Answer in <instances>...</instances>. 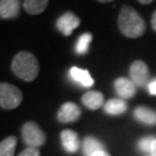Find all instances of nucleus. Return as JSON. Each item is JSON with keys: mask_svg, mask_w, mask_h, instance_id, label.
Wrapping results in <instances>:
<instances>
[{"mask_svg": "<svg viewBox=\"0 0 156 156\" xmlns=\"http://www.w3.org/2000/svg\"><path fill=\"white\" fill-rule=\"evenodd\" d=\"M80 19H79L72 12H66L62 15L58 17L57 20V29L65 36H69L73 33L74 29H76L80 24Z\"/></svg>", "mask_w": 156, "mask_h": 156, "instance_id": "423d86ee", "label": "nucleus"}, {"mask_svg": "<svg viewBox=\"0 0 156 156\" xmlns=\"http://www.w3.org/2000/svg\"><path fill=\"white\" fill-rule=\"evenodd\" d=\"M91 39H93V35L90 33H84L79 37L76 45H75V51L78 55H84L88 52Z\"/></svg>", "mask_w": 156, "mask_h": 156, "instance_id": "a211bd4d", "label": "nucleus"}, {"mask_svg": "<svg viewBox=\"0 0 156 156\" xmlns=\"http://www.w3.org/2000/svg\"><path fill=\"white\" fill-rule=\"evenodd\" d=\"M22 138L24 144L33 148H38L46 141L45 133L34 122H28L22 126Z\"/></svg>", "mask_w": 156, "mask_h": 156, "instance_id": "20e7f679", "label": "nucleus"}, {"mask_svg": "<svg viewBox=\"0 0 156 156\" xmlns=\"http://www.w3.org/2000/svg\"><path fill=\"white\" fill-rule=\"evenodd\" d=\"M16 147V138L8 136L0 144V156H14Z\"/></svg>", "mask_w": 156, "mask_h": 156, "instance_id": "f3484780", "label": "nucleus"}, {"mask_svg": "<svg viewBox=\"0 0 156 156\" xmlns=\"http://www.w3.org/2000/svg\"><path fill=\"white\" fill-rule=\"evenodd\" d=\"M97 1H100V2H112L115 0H97Z\"/></svg>", "mask_w": 156, "mask_h": 156, "instance_id": "a878e982", "label": "nucleus"}, {"mask_svg": "<svg viewBox=\"0 0 156 156\" xmlns=\"http://www.w3.org/2000/svg\"><path fill=\"white\" fill-rule=\"evenodd\" d=\"M12 71L23 81H34L39 73L37 58L29 51H20L12 62Z\"/></svg>", "mask_w": 156, "mask_h": 156, "instance_id": "f03ea898", "label": "nucleus"}, {"mask_svg": "<svg viewBox=\"0 0 156 156\" xmlns=\"http://www.w3.org/2000/svg\"><path fill=\"white\" fill-rule=\"evenodd\" d=\"M82 147H83V153L86 156H93V154H95L96 151H104L103 145L97 139L91 136H88L83 140Z\"/></svg>", "mask_w": 156, "mask_h": 156, "instance_id": "dca6fc26", "label": "nucleus"}, {"mask_svg": "<svg viewBox=\"0 0 156 156\" xmlns=\"http://www.w3.org/2000/svg\"><path fill=\"white\" fill-rule=\"evenodd\" d=\"M81 116V109L79 108L75 103L72 102H66L64 103L59 111H58V120L60 123H73V122H76L79 118Z\"/></svg>", "mask_w": 156, "mask_h": 156, "instance_id": "0eeeda50", "label": "nucleus"}, {"mask_svg": "<svg viewBox=\"0 0 156 156\" xmlns=\"http://www.w3.org/2000/svg\"><path fill=\"white\" fill-rule=\"evenodd\" d=\"M151 156H156V139H155V141L153 142V145H151Z\"/></svg>", "mask_w": 156, "mask_h": 156, "instance_id": "b1692460", "label": "nucleus"}, {"mask_svg": "<svg viewBox=\"0 0 156 156\" xmlns=\"http://www.w3.org/2000/svg\"><path fill=\"white\" fill-rule=\"evenodd\" d=\"M148 90L151 95H155L156 96V80L151 81V83L148 84Z\"/></svg>", "mask_w": 156, "mask_h": 156, "instance_id": "412c9836", "label": "nucleus"}, {"mask_svg": "<svg viewBox=\"0 0 156 156\" xmlns=\"http://www.w3.org/2000/svg\"><path fill=\"white\" fill-rule=\"evenodd\" d=\"M60 139L64 149L67 153H76L80 148V140H79L78 134L72 129H64L60 133Z\"/></svg>", "mask_w": 156, "mask_h": 156, "instance_id": "9d476101", "label": "nucleus"}, {"mask_svg": "<svg viewBox=\"0 0 156 156\" xmlns=\"http://www.w3.org/2000/svg\"><path fill=\"white\" fill-rule=\"evenodd\" d=\"M155 141V138H153V136H148V138H145V139L140 140L139 141V148L141 149L142 151H151V145H153V142Z\"/></svg>", "mask_w": 156, "mask_h": 156, "instance_id": "6ab92c4d", "label": "nucleus"}, {"mask_svg": "<svg viewBox=\"0 0 156 156\" xmlns=\"http://www.w3.org/2000/svg\"><path fill=\"white\" fill-rule=\"evenodd\" d=\"M115 89L122 100L132 98L136 91L134 82L127 78H118L115 81Z\"/></svg>", "mask_w": 156, "mask_h": 156, "instance_id": "6e6552de", "label": "nucleus"}, {"mask_svg": "<svg viewBox=\"0 0 156 156\" xmlns=\"http://www.w3.org/2000/svg\"><path fill=\"white\" fill-rule=\"evenodd\" d=\"M118 27L124 36L136 38L146 31L145 20L131 6H123L118 16Z\"/></svg>", "mask_w": 156, "mask_h": 156, "instance_id": "f257e3e1", "label": "nucleus"}, {"mask_svg": "<svg viewBox=\"0 0 156 156\" xmlns=\"http://www.w3.org/2000/svg\"><path fill=\"white\" fill-rule=\"evenodd\" d=\"M126 110H127V104L122 98H111L104 104V111L111 116L122 115Z\"/></svg>", "mask_w": 156, "mask_h": 156, "instance_id": "4468645a", "label": "nucleus"}, {"mask_svg": "<svg viewBox=\"0 0 156 156\" xmlns=\"http://www.w3.org/2000/svg\"><path fill=\"white\" fill-rule=\"evenodd\" d=\"M153 0H139V2L144 4V5H147V4H151Z\"/></svg>", "mask_w": 156, "mask_h": 156, "instance_id": "393cba45", "label": "nucleus"}, {"mask_svg": "<svg viewBox=\"0 0 156 156\" xmlns=\"http://www.w3.org/2000/svg\"><path fill=\"white\" fill-rule=\"evenodd\" d=\"M82 103L84 106H87L90 110H97L100 109L101 106L103 105L104 103V96L100 91H96V90H91L88 91L82 96Z\"/></svg>", "mask_w": 156, "mask_h": 156, "instance_id": "9b49d317", "label": "nucleus"}, {"mask_svg": "<svg viewBox=\"0 0 156 156\" xmlns=\"http://www.w3.org/2000/svg\"><path fill=\"white\" fill-rule=\"evenodd\" d=\"M129 75L131 80L138 87H146L149 84V69L147 64L142 60H135L132 62L129 67Z\"/></svg>", "mask_w": 156, "mask_h": 156, "instance_id": "39448f33", "label": "nucleus"}, {"mask_svg": "<svg viewBox=\"0 0 156 156\" xmlns=\"http://www.w3.org/2000/svg\"><path fill=\"white\" fill-rule=\"evenodd\" d=\"M151 27H153V29L156 31V11L154 12L153 17H151Z\"/></svg>", "mask_w": 156, "mask_h": 156, "instance_id": "5701e85b", "label": "nucleus"}, {"mask_svg": "<svg viewBox=\"0 0 156 156\" xmlns=\"http://www.w3.org/2000/svg\"><path fill=\"white\" fill-rule=\"evenodd\" d=\"M17 156H41L38 148H33V147H28L23 151L20 153V155Z\"/></svg>", "mask_w": 156, "mask_h": 156, "instance_id": "aec40b11", "label": "nucleus"}, {"mask_svg": "<svg viewBox=\"0 0 156 156\" xmlns=\"http://www.w3.org/2000/svg\"><path fill=\"white\" fill-rule=\"evenodd\" d=\"M93 156H111V155L108 154L105 151H96L95 154H93Z\"/></svg>", "mask_w": 156, "mask_h": 156, "instance_id": "4be33fe9", "label": "nucleus"}, {"mask_svg": "<svg viewBox=\"0 0 156 156\" xmlns=\"http://www.w3.org/2000/svg\"><path fill=\"white\" fill-rule=\"evenodd\" d=\"M20 0H0V17L5 20L16 19L20 15Z\"/></svg>", "mask_w": 156, "mask_h": 156, "instance_id": "1a4fd4ad", "label": "nucleus"}, {"mask_svg": "<svg viewBox=\"0 0 156 156\" xmlns=\"http://www.w3.org/2000/svg\"><path fill=\"white\" fill-rule=\"evenodd\" d=\"M69 75L75 82H78L79 84H81L83 87H91L94 84V80L90 76L89 72L87 69H81L79 67H72L69 69Z\"/></svg>", "mask_w": 156, "mask_h": 156, "instance_id": "ddd939ff", "label": "nucleus"}, {"mask_svg": "<svg viewBox=\"0 0 156 156\" xmlns=\"http://www.w3.org/2000/svg\"><path fill=\"white\" fill-rule=\"evenodd\" d=\"M22 93L17 87L11 83H0V106L6 110L15 109L22 102Z\"/></svg>", "mask_w": 156, "mask_h": 156, "instance_id": "7ed1b4c3", "label": "nucleus"}, {"mask_svg": "<svg viewBox=\"0 0 156 156\" xmlns=\"http://www.w3.org/2000/svg\"><path fill=\"white\" fill-rule=\"evenodd\" d=\"M49 0H24L23 7L24 11L30 15H38L46 9Z\"/></svg>", "mask_w": 156, "mask_h": 156, "instance_id": "2eb2a0df", "label": "nucleus"}, {"mask_svg": "<svg viewBox=\"0 0 156 156\" xmlns=\"http://www.w3.org/2000/svg\"><path fill=\"white\" fill-rule=\"evenodd\" d=\"M134 116L139 122L146 125H149V126L156 125V111L151 108L139 106L134 110Z\"/></svg>", "mask_w": 156, "mask_h": 156, "instance_id": "f8f14e48", "label": "nucleus"}]
</instances>
